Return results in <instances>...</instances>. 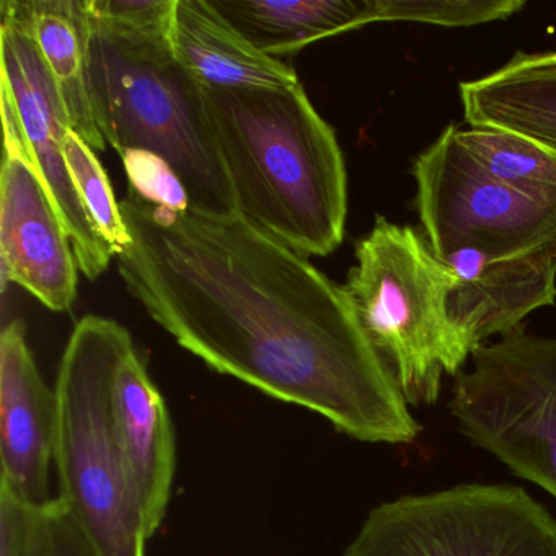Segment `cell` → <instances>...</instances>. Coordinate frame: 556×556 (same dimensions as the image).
I'll list each match as a JSON object with an SVG mask.
<instances>
[{"label":"cell","mask_w":556,"mask_h":556,"mask_svg":"<svg viewBox=\"0 0 556 556\" xmlns=\"http://www.w3.org/2000/svg\"><path fill=\"white\" fill-rule=\"evenodd\" d=\"M119 210L131 236L119 275L184 350L357 441H416L421 425L346 288L308 256L237 213H175L131 191Z\"/></svg>","instance_id":"6da1fadb"},{"label":"cell","mask_w":556,"mask_h":556,"mask_svg":"<svg viewBox=\"0 0 556 556\" xmlns=\"http://www.w3.org/2000/svg\"><path fill=\"white\" fill-rule=\"evenodd\" d=\"M206 105L237 214L302 255L333 253L346 226V165L304 86L206 89Z\"/></svg>","instance_id":"7a4b0ae2"},{"label":"cell","mask_w":556,"mask_h":556,"mask_svg":"<svg viewBox=\"0 0 556 556\" xmlns=\"http://www.w3.org/2000/svg\"><path fill=\"white\" fill-rule=\"evenodd\" d=\"M90 83L106 144L119 155L146 151L164 159L184 181L191 207L237 213L206 89L178 63L172 38L123 37L92 21Z\"/></svg>","instance_id":"3957f363"},{"label":"cell","mask_w":556,"mask_h":556,"mask_svg":"<svg viewBox=\"0 0 556 556\" xmlns=\"http://www.w3.org/2000/svg\"><path fill=\"white\" fill-rule=\"evenodd\" d=\"M131 348L125 327L87 315L71 334L54 387L58 497L100 556H146L149 540L113 421V376Z\"/></svg>","instance_id":"277c9868"},{"label":"cell","mask_w":556,"mask_h":556,"mask_svg":"<svg viewBox=\"0 0 556 556\" xmlns=\"http://www.w3.org/2000/svg\"><path fill=\"white\" fill-rule=\"evenodd\" d=\"M452 282L454 275L412 227L379 216L357 242L344 288L408 405H434L444 376L457 377L470 359L448 324Z\"/></svg>","instance_id":"5b68a950"},{"label":"cell","mask_w":556,"mask_h":556,"mask_svg":"<svg viewBox=\"0 0 556 556\" xmlns=\"http://www.w3.org/2000/svg\"><path fill=\"white\" fill-rule=\"evenodd\" d=\"M470 359L447 405L455 428L556 500V337L519 327Z\"/></svg>","instance_id":"8992f818"},{"label":"cell","mask_w":556,"mask_h":556,"mask_svg":"<svg viewBox=\"0 0 556 556\" xmlns=\"http://www.w3.org/2000/svg\"><path fill=\"white\" fill-rule=\"evenodd\" d=\"M343 556H556V519L523 488L457 484L374 507Z\"/></svg>","instance_id":"52a82bcc"},{"label":"cell","mask_w":556,"mask_h":556,"mask_svg":"<svg viewBox=\"0 0 556 556\" xmlns=\"http://www.w3.org/2000/svg\"><path fill=\"white\" fill-rule=\"evenodd\" d=\"M413 177L426 243L438 260L475 247L496 262L556 240V193H522L494 180L465 151L455 125L418 155Z\"/></svg>","instance_id":"ba28073f"},{"label":"cell","mask_w":556,"mask_h":556,"mask_svg":"<svg viewBox=\"0 0 556 556\" xmlns=\"http://www.w3.org/2000/svg\"><path fill=\"white\" fill-rule=\"evenodd\" d=\"M0 87L14 100L28 152L56 207L87 279H97L115 258L87 216L67 167L64 142L71 129L63 100L24 18L9 0L0 2Z\"/></svg>","instance_id":"9c48e42d"},{"label":"cell","mask_w":556,"mask_h":556,"mask_svg":"<svg viewBox=\"0 0 556 556\" xmlns=\"http://www.w3.org/2000/svg\"><path fill=\"white\" fill-rule=\"evenodd\" d=\"M0 275L54 312L70 311L79 265L30 152L4 151L0 175Z\"/></svg>","instance_id":"30bf717a"},{"label":"cell","mask_w":556,"mask_h":556,"mask_svg":"<svg viewBox=\"0 0 556 556\" xmlns=\"http://www.w3.org/2000/svg\"><path fill=\"white\" fill-rule=\"evenodd\" d=\"M56 431V390L38 370L24 321H11L0 334V486L35 506L53 501Z\"/></svg>","instance_id":"8fae6325"},{"label":"cell","mask_w":556,"mask_h":556,"mask_svg":"<svg viewBox=\"0 0 556 556\" xmlns=\"http://www.w3.org/2000/svg\"><path fill=\"white\" fill-rule=\"evenodd\" d=\"M113 421L126 477L148 539L164 522L177 467L174 426L164 396L131 348L112 383Z\"/></svg>","instance_id":"7c38bea8"},{"label":"cell","mask_w":556,"mask_h":556,"mask_svg":"<svg viewBox=\"0 0 556 556\" xmlns=\"http://www.w3.org/2000/svg\"><path fill=\"white\" fill-rule=\"evenodd\" d=\"M556 301V240L514 258L488 262L475 278L454 276L447 317L464 353L471 356L491 337H504L533 311Z\"/></svg>","instance_id":"4fadbf2b"},{"label":"cell","mask_w":556,"mask_h":556,"mask_svg":"<svg viewBox=\"0 0 556 556\" xmlns=\"http://www.w3.org/2000/svg\"><path fill=\"white\" fill-rule=\"evenodd\" d=\"M172 48L178 63L214 90H282L302 86L295 71L250 43L213 0H177Z\"/></svg>","instance_id":"5bb4252c"},{"label":"cell","mask_w":556,"mask_h":556,"mask_svg":"<svg viewBox=\"0 0 556 556\" xmlns=\"http://www.w3.org/2000/svg\"><path fill=\"white\" fill-rule=\"evenodd\" d=\"M470 128L500 129L556 157V51L519 53L503 67L460 84Z\"/></svg>","instance_id":"9a60e30c"},{"label":"cell","mask_w":556,"mask_h":556,"mask_svg":"<svg viewBox=\"0 0 556 556\" xmlns=\"http://www.w3.org/2000/svg\"><path fill=\"white\" fill-rule=\"evenodd\" d=\"M34 35L63 100L71 129L93 151H105L90 83V21L87 0H9Z\"/></svg>","instance_id":"2e32d148"},{"label":"cell","mask_w":556,"mask_h":556,"mask_svg":"<svg viewBox=\"0 0 556 556\" xmlns=\"http://www.w3.org/2000/svg\"><path fill=\"white\" fill-rule=\"evenodd\" d=\"M214 8L268 56L380 22L379 0H213Z\"/></svg>","instance_id":"e0dca14e"},{"label":"cell","mask_w":556,"mask_h":556,"mask_svg":"<svg viewBox=\"0 0 556 556\" xmlns=\"http://www.w3.org/2000/svg\"><path fill=\"white\" fill-rule=\"evenodd\" d=\"M0 556H100L63 500L25 503L0 486Z\"/></svg>","instance_id":"ac0fdd59"},{"label":"cell","mask_w":556,"mask_h":556,"mask_svg":"<svg viewBox=\"0 0 556 556\" xmlns=\"http://www.w3.org/2000/svg\"><path fill=\"white\" fill-rule=\"evenodd\" d=\"M457 138L494 180L522 193H556V157L539 146L500 129L457 126Z\"/></svg>","instance_id":"d6986e66"},{"label":"cell","mask_w":556,"mask_h":556,"mask_svg":"<svg viewBox=\"0 0 556 556\" xmlns=\"http://www.w3.org/2000/svg\"><path fill=\"white\" fill-rule=\"evenodd\" d=\"M64 155L93 229L112 250L113 255L118 256L131 242V236L123 219L119 203L113 194L105 168L100 164L96 151L74 131L66 136Z\"/></svg>","instance_id":"ffe728a7"},{"label":"cell","mask_w":556,"mask_h":556,"mask_svg":"<svg viewBox=\"0 0 556 556\" xmlns=\"http://www.w3.org/2000/svg\"><path fill=\"white\" fill-rule=\"evenodd\" d=\"M523 8V0H379V17L380 22L477 27L506 21Z\"/></svg>","instance_id":"44dd1931"},{"label":"cell","mask_w":556,"mask_h":556,"mask_svg":"<svg viewBox=\"0 0 556 556\" xmlns=\"http://www.w3.org/2000/svg\"><path fill=\"white\" fill-rule=\"evenodd\" d=\"M90 17L123 37L172 38L177 0H87Z\"/></svg>","instance_id":"7402d4cb"},{"label":"cell","mask_w":556,"mask_h":556,"mask_svg":"<svg viewBox=\"0 0 556 556\" xmlns=\"http://www.w3.org/2000/svg\"><path fill=\"white\" fill-rule=\"evenodd\" d=\"M122 159L129 191L136 197L175 213L190 210V194L184 181L164 159L146 151H126Z\"/></svg>","instance_id":"603a6c76"}]
</instances>
